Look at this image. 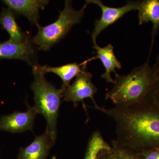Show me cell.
<instances>
[{
    "instance_id": "6da1fadb",
    "label": "cell",
    "mask_w": 159,
    "mask_h": 159,
    "mask_svg": "<svg viewBox=\"0 0 159 159\" xmlns=\"http://www.w3.org/2000/svg\"><path fill=\"white\" fill-rule=\"evenodd\" d=\"M101 111L114 120L119 146L135 152L159 147V107L156 97L141 103Z\"/></svg>"
},
{
    "instance_id": "5b68a950",
    "label": "cell",
    "mask_w": 159,
    "mask_h": 159,
    "mask_svg": "<svg viewBox=\"0 0 159 159\" xmlns=\"http://www.w3.org/2000/svg\"><path fill=\"white\" fill-rule=\"evenodd\" d=\"M140 1H128L125 6L118 8L105 6L100 0H87L86 4H93L99 6L102 11V15L99 20L96 19L94 29L91 33L93 45L97 43V39L101 32L109 26L115 24L129 11H135Z\"/></svg>"
},
{
    "instance_id": "ba28073f",
    "label": "cell",
    "mask_w": 159,
    "mask_h": 159,
    "mask_svg": "<svg viewBox=\"0 0 159 159\" xmlns=\"http://www.w3.org/2000/svg\"><path fill=\"white\" fill-rule=\"evenodd\" d=\"M32 43L30 39L22 43L10 39L0 43V60H21L33 66L37 62L35 61V51Z\"/></svg>"
},
{
    "instance_id": "7a4b0ae2",
    "label": "cell",
    "mask_w": 159,
    "mask_h": 159,
    "mask_svg": "<svg viewBox=\"0 0 159 159\" xmlns=\"http://www.w3.org/2000/svg\"><path fill=\"white\" fill-rule=\"evenodd\" d=\"M114 85L106 93L117 107H126L156 97L158 80L148 61L126 75L116 74Z\"/></svg>"
},
{
    "instance_id": "4fadbf2b",
    "label": "cell",
    "mask_w": 159,
    "mask_h": 159,
    "mask_svg": "<svg viewBox=\"0 0 159 159\" xmlns=\"http://www.w3.org/2000/svg\"><path fill=\"white\" fill-rule=\"evenodd\" d=\"M0 25L9 33V39L14 42L22 43L30 39L18 25L14 11L9 8L3 9L0 14Z\"/></svg>"
},
{
    "instance_id": "5bb4252c",
    "label": "cell",
    "mask_w": 159,
    "mask_h": 159,
    "mask_svg": "<svg viewBox=\"0 0 159 159\" xmlns=\"http://www.w3.org/2000/svg\"><path fill=\"white\" fill-rule=\"evenodd\" d=\"M38 68L44 74L53 73L60 77L62 81L61 89L63 90L70 85V82L74 77H76L82 71V65L74 62L69 63L59 67H51L48 66H41L37 64Z\"/></svg>"
},
{
    "instance_id": "3957f363",
    "label": "cell",
    "mask_w": 159,
    "mask_h": 159,
    "mask_svg": "<svg viewBox=\"0 0 159 159\" xmlns=\"http://www.w3.org/2000/svg\"><path fill=\"white\" fill-rule=\"evenodd\" d=\"M37 64L32 66L34 80L30 86L34 93V107L38 114H41L45 118L47 122L46 129L56 140L57 119L64 91L61 88L56 89L46 80L45 74L38 68Z\"/></svg>"
},
{
    "instance_id": "30bf717a",
    "label": "cell",
    "mask_w": 159,
    "mask_h": 159,
    "mask_svg": "<svg viewBox=\"0 0 159 159\" xmlns=\"http://www.w3.org/2000/svg\"><path fill=\"white\" fill-rule=\"evenodd\" d=\"M3 3L16 14L24 16L31 24L37 26L39 19V10L44 9L49 2L48 0H4Z\"/></svg>"
},
{
    "instance_id": "2e32d148",
    "label": "cell",
    "mask_w": 159,
    "mask_h": 159,
    "mask_svg": "<svg viewBox=\"0 0 159 159\" xmlns=\"http://www.w3.org/2000/svg\"><path fill=\"white\" fill-rule=\"evenodd\" d=\"M110 147L99 131H96L89 139L84 159H97L101 151Z\"/></svg>"
},
{
    "instance_id": "9a60e30c",
    "label": "cell",
    "mask_w": 159,
    "mask_h": 159,
    "mask_svg": "<svg viewBox=\"0 0 159 159\" xmlns=\"http://www.w3.org/2000/svg\"><path fill=\"white\" fill-rule=\"evenodd\" d=\"M97 159H140L137 152L117 145L113 141L110 148L99 152Z\"/></svg>"
},
{
    "instance_id": "d6986e66",
    "label": "cell",
    "mask_w": 159,
    "mask_h": 159,
    "mask_svg": "<svg viewBox=\"0 0 159 159\" xmlns=\"http://www.w3.org/2000/svg\"><path fill=\"white\" fill-rule=\"evenodd\" d=\"M156 101L157 104L159 107V92L157 93L156 96Z\"/></svg>"
},
{
    "instance_id": "8992f818",
    "label": "cell",
    "mask_w": 159,
    "mask_h": 159,
    "mask_svg": "<svg viewBox=\"0 0 159 159\" xmlns=\"http://www.w3.org/2000/svg\"><path fill=\"white\" fill-rule=\"evenodd\" d=\"M81 65L82 71L76 77L73 84L69 86L64 92L63 100L72 102L76 107L78 102L89 98L93 100L95 107H97L98 105L94 99L97 89L92 81L93 75L87 70V64L83 62Z\"/></svg>"
},
{
    "instance_id": "9c48e42d",
    "label": "cell",
    "mask_w": 159,
    "mask_h": 159,
    "mask_svg": "<svg viewBox=\"0 0 159 159\" xmlns=\"http://www.w3.org/2000/svg\"><path fill=\"white\" fill-rule=\"evenodd\" d=\"M55 141L46 129L44 133L35 137L30 145L20 148L17 159H47Z\"/></svg>"
},
{
    "instance_id": "277c9868",
    "label": "cell",
    "mask_w": 159,
    "mask_h": 159,
    "mask_svg": "<svg viewBox=\"0 0 159 159\" xmlns=\"http://www.w3.org/2000/svg\"><path fill=\"white\" fill-rule=\"evenodd\" d=\"M72 3V1L66 0L64 8L59 11L56 21L45 27L39 25L36 26L38 31L32 41L39 50L49 51L65 37L73 26L81 22L87 5L85 4L80 10H77L73 8Z\"/></svg>"
},
{
    "instance_id": "7c38bea8",
    "label": "cell",
    "mask_w": 159,
    "mask_h": 159,
    "mask_svg": "<svg viewBox=\"0 0 159 159\" xmlns=\"http://www.w3.org/2000/svg\"><path fill=\"white\" fill-rule=\"evenodd\" d=\"M93 48L96 51L95 52L97 55L88 60V61L89 62L93 59L100 60L105 70L104 74L101 75V77L105 79L107 82L113 84L114 80L111 77V73L113 72L116 74L115 69L120 70L122 68L121 62L117 59L114 53L113 46L110 43L105 47L101 48L96 43L93 46Z\"/></svg>"
},
{
    "instance_id": "8fae6325",
    "label": "cell",
    "mask_w": 159,
    "mask_h": 159,
    "mask_svg": "<svg viewBox=\"0 0 159 159\" xmlns=\"http://www.w3.org/2000/svg\"><path fill=\"white\" fill-rule=\"evenodd\" d=\"M137 10L139 25L151 22L152 24V42L150 54L152 50L155 38L158 32L159 28V0L140 1Z\"/></svg>"
},
{
    "instance_id": "ac0fdd59",
    "label": "cell",
    "mask_w": 159,
    "mask_h": 159,
    "mask_svg": "<svg viewBox=\"0 0 159 159\" xmlns=\"http://www.w3.org/2000/svg\"><path fill=\"white\" fill-rule=\"evenodd\" d=\"M152 69L157 79L158 80V92H159V54L157 57L155 63L154 65L153 66H152Z\"/></svg>"
},
{
    "instance_id": "e0dca14e",
    "label": "cell",
    "mask_w": 159,
    "mask_h": 159,
    "mask_svg": "<svg viewBox=\"0 0 159 159\" xmlns=\"http://www.w3.org/2000/svg\"><path fill=\"white\" fill-rule=\"evenodd\" d=\"M140 159H159V147L138 152Z\"/></svg>"
},
{
    "instance_id": "52a82bcc",
    "label": "cell",
    "mask_w": 159,
    "mask_h": 159,
    "mask_svg": "<svg viewBox=\"0 0 159 159\" xmlns=\"http://www.w3.org/2000/svg\"><path fill=\"white\" fill-rule=\"evenodd\" d=\"M26 111H15L0 117V130L11 133H19L32 130L34 119L38 113L34 107L28 104Z\"/></svg>"
}]
</instances>
